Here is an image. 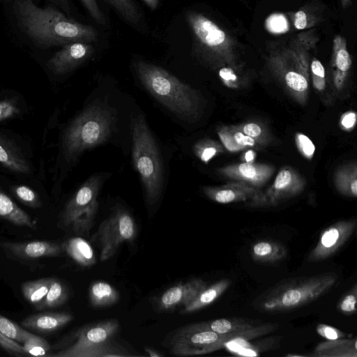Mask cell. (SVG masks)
I'll use <instances>...</instances> for the list:
<instances>
[{"instance_id": "d6a6232c", "label": "cell", "mask_w": 357, "mask_h": 357, "mask_svg": "<svg viewBox=\"0 0 357 357\" xmlns=\"http://www.w3.org/2000/svg\"><path fill=\"white\" fill-rule=\"evenodd\" d=\"M109 4L125 20L137 24L142 17L139 10L133 0H104Z\"/></svg>"}, {"instance_id": "5bb4252c", "label": "cell", "mask_w": 357, "mask_h": 357, "mask_svg": "<svg viewBox=\"0 0 357 357\" xmlns=\"http://www.w3.org/2000/svg\"><path fill=\"white\" fill-rule=\"evenodd\" d=\"M203 191L210 199L220 204L245 202L250 199L255 205L265 204L264 194L260 193L257 189L237 182H232L220 187L206 186L203 188Z\"/></svg>"}, {"instance_id": "7bdbcfd3", "label": "cell", "mask_w": 357, "mask_h": 357, "mask_svg": "<svg viewBox=\"0 0 357 357\" xmlns=\"http://www.w3.org/2000/svg\"><path fill=\"white\" fill-rule=\"evenodd\" d=\"M91 17L98 24H105V17L97 0H80Z\"/></svg>"}, {"instance_id": "d6986e66", "label": "cell", "mask_w": 357, "mask_h": 357, "mask_svg": "<svg viewBox=\"0 0 357 357\" xmlns=\"http://www.w3.org/2000/svg\"><path fill=\"white\" fill-rule=\"evenodd\" d=\"M352 60L347 48L346 39L337 35L333 40L332 66L333 79L337 88L342 87L351 68Z\"/></svg>"}, {"instance_id": "8fae6325", "label": "cell", "mask_w": 357, "mask_h": 357, "mask_svg": "<svg viewBox=\"0 0 357 357\" xmlns=\"http://www.w3.org/2000/svg\"><path fill=\"white\" fill-rule=\"evenodd\" d=\"M356 227V220H340L327 227L321 233L308 260L321 261L333 255L349 238Z\"/></svg>"}, {"instance_id": "74e56055", "label": "cell", "mask_w": 357, "mask_h": 357, "mask_svg": "<svg viewBox=\"0 0 357 357\" xmlns=\"http://www.w3.org/2000/svg\"><path fill=\"white\" fill-rule=\"evenodd\" d=\"M357 288L354 285L351 291L344 296L338 303L339 310L344 314H351L356 312Z\"/></svg>"}, {"instance_id": "44dd1931", "label": "cell", "mask_w": 357, "mask_h": 357, "mask_svg": "<svg viewBox=\"0 0 357 357\" xmlns=\"http://www.w3.org/2000/svg\"><path fill=\"white\" fill-rule=\"evenodd\" d=\"M312 356L315 357H356V339L328 340L317 344Z\"/></svg>"}, {"instance_id": "1f68e13d", "label": "cell", "mask_w": 357, "mask_h": 357, "mask_svg": "<svg viewBox=\"0 0 357 357\" xmlns=\"http://www.w3.org/2000/svg\"><path fill=\"white\" fill-rule=\"evenodd\" d=\"M336 186L338 190L347 196H357V179L356 165L341 169L336 175Z\"/></svg>"}, {"instance_id": "8d00e7d4", "label": "cell", "mask_w": 357, "mask_h": 357, "mask_svg": "<svg viewBox=\"0 0 357 357\" xmlns=\"http://www.w3.org/2000/svg\"><path fill=\"white\" fill-rule=\"evenodd\" d=\"M14 195L24 204L31 208H38L42 205V202L38 195L26 185H16L12 188Z\"/></svg>"}, {"instance_id": "d4e9b609", "label": "cell", "mask_w": 357, "mask_h": 357, "mask_svg": "<svg viewBox=\"0 0 357 357\" xmlns=\"http://www.w3.org/2000/svg\"><path fill=\"white\" fill-rule=\"evenodd\" d=\"M252 259L261 263H274L287 255L286 248L275 241L264 240L255 243L251 250Z\"/></svg>"}, {"instance_id": "4fadbf2b", "label": "cell", "mask_w": 357, "mask_h": 357, "mask_svg": "<svg viewBox=\"0 0 357 357\" xmlns=\"http://www.w3.org/2000/svg\"><path fill=\"white\" fill-rule=\"evenodd\" d=\"M218 172L234 182L257 189L269 180L274 173V167L267 164L245 162L223 167Z\"/></svg>"}, {"instance_id": "681fc988", "label": "cell", "mask_w": 357, "mask_h": 357, "mask_svg": "<svg viewBox=\"0 0 357 357\" xmlns=\"http://www.w3.org/2000/svg\"><path fill=\"white\" fill-rule=\"evenodd\" d=\"M54 4H56L61 6L64 10L69 13L70 11V5L68 0H50Z\"/></svg>"}, {"instance_id": "f6af8a7d", "label": "cell", "mask_w": 357, "mask_h": 357, "mask_svg": "<svg viewBox=\"0 0 357 357\" xmlns=\"http://www.w3.org/2000/svg\"><path fill=\"white\" fill-rule=\"evenodd\" d=\"M236 71L237 70L228 66L222 67L219 71V75L225 83L232 85L237 80Z\"/></svg>"}, {"instance_id": "484cf974", "label": "cell", "mask_w": 357, "mask_h": 357, "mask_svg": "<svg viewBox=\"0 0 357 357\" xmlns=\"http://www.w3.org/2000/svg\"><path fill=\"white\" fill-rule=\"evenodd\" d=\"M91 305L94 307H105L118 302L119 294L109 283L104 281L93 282L89 290Z\"/></svg>"}, {"instance_id": "30bf717a", "label": "cell", "mask_w": 357, "mask_h": 357, "mask_svg": "<svg viewBox=\"0 0 357 357\" xmlns=\"http://www.w3.org/2000/svg\"><path fill=\"white\" fill-rule=\"evenodd\" d=\"M136 234V224L130 213L121 206L116 207L98 228L101 261L112 257L123 242L133 241Z\"/></svg>"}, {"instance_id": "6da1fadb", "label": "cell", "mask_w": 357, "mask_h": 357, "mask_svg": "<svg viewBox=\"0 0 357 357\" xmlns=\"http://www.w3.org/2000/svg\"><path fill=\"white\" fill-rule=\"evenodd\" d=\"M14 13L24 33L41 47L98 40L93 26L70 19L54 7L40 8L33 0H15Z\"/></svg>"}, {"instance_id": "f1b7e54d", "label": "cell", "mask_w": 357, "mask_h": 357, "mask_svg": "<svg viewBox=\"0 0 357 357\" xmlns=\"http://www.w3.org/2000/svg\"><path fill=\"white\" fill-rule=\"evenodd\" d=\"M52 278H42L22 284V293L24 298L34 306L39 305L45 298Z\"/></svg>"}, {"instance_id": "ee69618b", "label": "cell", "mask_w": 357, "mask_h": 357, "mask_svg": "<svg viewBox=\"0 0 357 357\" xmlns=\"http://www.w3.org/2000/svg\"><path fill=\"white\" fill-rule=\"evenodd\" d=\"M317 332L326 340H337L346 337V334L333 326L319 324L317 326Z\"/></svg>"}, {"instance_id": "5b68a950", "label": "cell", "mask_w": 357, "mask_h": 357, "mask_svg": "<svg viewBox=\"0 0 357 357\" xmlns=\"http://www.w3.org/2000/svg\"><path fill=\"white\" fill-rule=\"evenodd\" d=\"M114 116L101 105H92L70 123L63 136L64 153L73 160L84 151L105 142L111 135Z\"/></svg>"}, {"instance_id": "cb8c5ba5", "label": "cell", "mask_w": 357, "mask_h": 357, "mask_svg": "<svg viewBox=\"0 0 357 357\" xmlns=\"http://www.w3.org/2000/svg\"><path fill=\"white\" fill-rule=\"evenodd\" d=\"M0 218L14 225L36 229V223L9 197L0 190Z\"/></svg>"}, {"instance_id": "4dcf8cb0", "label": "cell", "mask_w": 357, "mask_h": 357, "mask_svg": "<svg viewBox=\"0 0 357 357\" xmlns=\"http://www.w3.org/2000/svg\"><path fill=\"white\" fill-rule=\"evenodd\" d=\"M312 6H306L291 15L292 23L295 29L303 30L310 29L319 23L322 15Z\"/></svg>"}, {"instance_id": "9c48e42d", "label": "cell", "mask_w": 357, "mask_h": 357, "mask_svg": "<svg viewBox=\"0 0 357 357\" xmlns=\"http://www.w3.org/2000/svg\"><path fill=\"white\" fill-rule=\"evenodd\" d=\"M101 185L99 176L90 177L67 203L61 216L65 226L78 234H87L98 209L96 199Z\"/></svg>"}, {"instance_id": "ffe728a7", "label": "cell", "mask_w": 357, "mask_h": 357, "mask_svg": "<svg viewBox=\"0 0 357 357\" xmlns=\"http://www.w3.org/2000/svg\"><path fill=\"white\" fill-rule=\"evenodd\" d=\"M0 163L17 173L27 174L31 172L29 163L21 151L9 139L1 134Z\"/></svg>"}, {"instance_id": "816d5d0a", "label": "cell", "mask_w": 357, "mask_h": 357, "mask_svg": "<svg viewBox=\"0 0 357 357\" xmlns=\"http://www.w3.org/2000/svg\"><path fill=\"white\" fill-rule=\"evenodd\" d=\"M255 153L254 151L250 150L245 155V162H252Z\"/></svg>"}, {"instance_id": "836d02e7", "label": "cell", "mask_w": 357, "mask_h": 357, "mask_svg": "<svg viewBox=\"0 0 357 357\" xmlns=\"http://www.w3.org/2000/svg\"><path fill=\"white\" fill-rule=\"evenodd\" d=\"M193 151L200 160L208 163L213 157L222 151V147L214 140L203 139L194 145Z\"/></svg>"}, {"instance_id": "f35d334b", "label": "cell", "mask_w": 357, "mask_h": 357, "mask_svg": "<svg viewBox=\"0 0 357 357\" xmlns=\"http://www.w3.org/2000/svg\"><path fill=\"white\" fill-rule=\"evenodd\" d=\"M20 114V108L15 99L0 100V121L12 118Z\"/></svg>"}, {"instance_id": "7c38bea8", "label": "cell", "mask_w": 357, "mask_h": 357, "mask_svg": "<svg viewBox=\"0 0 357 357\" xmlns=\"http://www.w3.org/2000/svg\"><path fill=\"white\" fill-rule=\"evenodd\" d=\"M95 52L93 45L86 43H72L62 46L47 62L55 75L66 74L82 64Z\"/></svg>"}, {"instance_id": "ab89813d", "label": "cell", "mask_w": 357, "mask_h": 357, "mask_svg": "<svg viewBox=\"0 0 357 357\" xmlns=\"http://www.w3.org/2000/svg\"><path fill=\"white\" fill-rule=\"evenodd\" d=\"M0 347L6 351L10 355L15 356H26L23 347L17 342L11 340L0 332Z\"/></svg>"}, {"instance_id": "b9f144b4", "label": "cell", "mask_w": 357, "mask_h": 357, "mask_svg": "<svg viewBox=\"0 0 357 357\" xmlns=\"http://www.w3.org/2000/svg\"><path fill=\"white\" fill-rule=\"evenodd\" d=\"M245 135L253 138L257 142H264L265 135L264 130L258 123L250 122L236 126Z\"/></svg>"}, {"instance_id": "7a4b0ae2", "label": "cell", "mask_w": 357, "mask_h": 357, "mask_svg": "<svg viewBox=\"0 0 357 357\" xmlns=\"http://www.w3.org/2000/svg\"><path fill=\"white\" fill-rule=\"evenodd\" d=\"M134 68L144 86L169 111L186 120L198 117L201 98L197 91L165 69L146 61H135Z\"/></svg>"}, {"instance_id": "ba28073f", "label": "cell", "mask_w": 357, "mask_h": 357, "mask_svg": "<svg viewBox=\"0 0 357 357\" xmlns=\"http://www.w3.org/2000/svg\"><path fill=\"white\" fill-rule=\"evenodd\" d=\"M240 331L218 334L199 323L178 329L170 343V352L176 356H189L206 354L220 349L231 341L239 339Z\"/></svg>"}, {"instance_id": "bcb514c9", "label": "cell", "mask_w": 357, "mask_h": 357, "mask_svg": "<svg viewBox=\"0 0 357 357\" xmlns=\"http://www.w3.org/2000/svg\"><path fill=\"white\" fill-rule=\"evenodd\" d=\"M356 122V114L354 112H348L344 114L341 118V126L345 130L353 128Z\"/></svg>"}, {"instance_id": "ac0fdd59", "label": "cell", "mask_w": 357, "mask_h": 357, "mask_svg": "<svg viewBox=\"0 0 357 357\" xmlns=\"http://www.w3.org/2000/svg\"><path fill=\"white\" fill-rule=\"evenodd\" d=\"M73 319L66 312H45L26 317L22 325L24 328L40 333H52L59 330Z\"/></svg>"}, {"instance_id": "60d3db41", "label": "cell", "mask_w": 357, "mask_h": 357, "mask_svg": "<svg viewBox=\"0 0 357 357\" xmlns=\"http://www.w3.org/2000/svg\"><path fill=\"white\" fill-rule=\"evenodd\" d=\"M295 140L301 153L306 158L311 159L314 155L315 146L310 139L304 134L297 133Z\"/></svg>"}, {"instance_id": "3957f363", "label": "cell", "mask_w": 357, "mask_h": 357, "mask_svg": "<svg viewBox=\"0 0 357 357\" xmlns=\"http://www.w3.org/2000/svg\"><path fill=\"white\" fill-rule=\"evenodd\" d=\"M185 19L192 34L193 52L199 60L213 68L228 66L240 70L239 46L230 33L195 10H188Z\"/></svg>"}, {"instance_id": "f5cc1de1", "label": "cell", "mask_w": 357, "mask_h": 357, "mask_svg": "<svg viewBox=\"0 0 357 357\" xmlns=\"http://www.w3.org/2000/svg\"><path fill=\"white\" fill-rule=\"evenodd\" d=\"M145 351L148 354V355L149 356H151V357L162 356V354H160L159 352H158L157 351H155L153 349L145 348Z\"/></svg>"}, {"instance_id": "603a6c76", "label": "cell", "mask_w": 357, "mask_h": 357, "mask_svg": "<svg viewBox=\"0 0 357 357\" xmlns=\"http://www.w3.org/2000/svg\"><path fill=\"white\" fill-rule=\"evenodd\" d=\"M63 251L77 264L88 267L96 262V256L91 245L81 237H73L62 244Z\"/></svg>"}, {"instance_id": "e0dca14e", "label": "cell", "mask_w": 357, "mask_h": 357, "mask_svg": "<svg viewBox=\"0 0 357 357\" xmlns=\"http://www.w3.org/2000/svg\"><path fill=\"white\" fill-rule=\"evenodd\" d=\"M1 246L22 259H38L59 256L63 251L62 244L46 241L24 243L5 242Z\"/></svg>"}, {"instance_id": "4316f807", "label": "cell", "mask_w": 357, "mask_h": 357, "mask_svg": "<svg viewBox=\"0 0 357 357\" xmlns=\"http://www.w3.org/2000/svg\"><path fill=\"white\" fill-rule=\"evenodd\" d=\"M218 134L224 146L230 151H238L248 146L254 147L257 143L236 126L221 127L218 129Z\"/></svg>"}, {"instance_id": "9a60e30c", "label": "cell", "mask_w": 357, "mask_h": 357, "mask_svg": "<svg viewBox=\"0 0 357 357\" xmlns=\"http://www.w3.org/2000/svg\"><path fill=\"white\" fill-rule=\"evenodd\" d=\"M206 287V282L200 278L176 284L161 294L157 302L158 307L160 310H171L180 305L185 306Z\"/></svg>"}, {"instance_id": "7dc6e473", "label": "cell", "mask_w": 357, "mask_h": 357, "mask_svg": "<svg viewBox=\"0 0 357 357\" xmlns=\"http://www.w3.org/2000/svg\"><path fill=\"white\" fill-rule=\"evenodd\" d=\"M312 76L325 78V69L321 63L317 59H313L310 64Z\"/></svg>"}, {"instance_id": "f546056e", "label": "cell", "mask_w": 357, "mask_h": 357, "mask_svg": "<svg viewBox=\"0 0 357 357\" xmlns=\"http://www.w3.org/2000/svg\"><path fill=\"white\" fill-rule=\"evenodd\" d=\"M68 291L59 280L52 278L48 292L44 300L35 308L38 310L59 307L66 302Z\"/></svg>"}, {"instance_id": "11a10c76", "label": "cell", "mask_w": 357, "mask_h": 357, "mask_svg": "<svg viewBox=\"0 0 357 357\" xmlns=\"http://www.w3.org/2000/svg\"><path fill=\"white\" fill-rule=\"evenodd\" d=\"M6 1H11V0H6Z\"/></svg>"}, {"instance_id": "db71d44e", "label": "cell", "mask_w": 357, "mask_h": 357, "mask_svg": "<svg viewBox=\"0 0 357 357\" xmlns=\"http://www.w3.org/2000/svg\"><path fill=\"white\" fill-rule=\"evenodd\" d=\"M353 0H340L342 6L344 8H347L351 3Z\"/></svg>"}, {"instance_id": "c3c4849f", "label": "cell", "mask_w": 357, "mask_h": 357, "mask_svg": "<svg viewBox=\"0 0 357 357\" xmlns=\"http://www.w3.org/2000/svg\"><path fill=\"white\" fill-rule=\"evenodd\" d=\"M312 82L314 86L318 90H323L326 86L325 78L312 76Z\"/></svg>"}, {"instance_id": "52a82bcc", "label": "cell", "mask_w": 357, "mask_h": 357, "mask_svg": "<svg viewBox=\"0 0 357 357\" xmlns=\"http://www.w3.org/2000/svg\"><path fill=\"white\" fill-rule=\"evenodd\" d=\"M120 328L116 319H107L85 325L73 335L71 344L54 357H122L129 356L128 351L117 344L114 339Z\"/></svg>"}, {"instance_id": "d590c367", "label": "cell", "mask_w": 357, "mask_h": 357, "mask_svg": "<svg viewBox=\"0 0 357 357\" xmlns=\"http://www.w3.org/2000/svg\"><path fill=\"white\" fill-rule=\"evenodd\" d=\"M22 347L28 356H46L51 348L45 339L32 333L24 341Z\"/></svg>"}, {"instance_id": "83f0119b", "label": "cell", "mask_w": 357, "mask_h": 357, "mask_svg": "<svg viewBox=\"0 0 357 357\" xmlns=\"http://www.w3.org/2000/svg\"><path fill=\"white\" fill-rule=\"evenodd\" d=\"M200 324L204 328L218 334H229L254 327L252 321L238 318H221Z\"/></svg>"}, {"instance_id": "2e32d148", "label": "cell", "mask_w": 357, "mask_h": 357, "mask_svg": "<svg viewBox=\"0 0 357 357\" xmlns=\"http://www.w3.org/2000/svg\"><path fill=\"white\" fill-rule=\"evenodd\" d=\"M305 182L297 172L289 167L282 169L272 185L264 194L265 204H276L280 201L300 193Z\"/></svg>"}, {"instance_id": "8992f818", "label": "cell", "mask_w": 357, "mask_h": 357, "mask_svg": "<svg viewBox=\"0 0 357 357\" xmlns=\"http://www.w3.org/2000/svg\"><path fill=\"white\" fill-rule=\"evenodd\" d=\"M132 155L146 202L155 204L162 190V166L157 144L142 115L136 117L132 124Z\"/></svg>"}, {"instance_id": "f907efd6", "label": "cell", "mask_w": 357, "mask_h": 357, "mask_svg": "<svg viewBox=\"0 0 357 357\" xmlns=\"http://www.w3.org/2000/svg\"><path fill=\"white\" fill-rule=\"evenodd\" d=\"M142 1L151 10H155L159 4V0H142Z\"/></svg>"}, {"instance_id": "277c9868", "label": "cell", "mask_w": 357, "mask_h": 357, "mask_svg": "<svg viewBox=\"0 0 357 357\" xmlns=\"http://www.w3.org/2000/svg\"><path fill=\"white\" fill-rule=\"evenodd\" d=\"M337 278L335 273H326L287 280L264 295L258 307L268 313L300 307L328 292Z\"/></svg>"}, {"instance_id": "e575fe53", "label": "cell", "mask_w": 357, "mask_h": 357, "mask_svg": "<svg viewBox=\"0 0 357 357\" xmlns=\"http://www.w3.org/2000/svg\"><path fill=\"white\" fill-rule=\"evenodd\" d=\"M0 332L8 338L22 343H24L31 334V333L23 329L18 324L1 314Z\"/></svg>"}, {"instance_id": "7402d4cb", "label": "cell", "mask_w": 357, "mask_h": 357, "mask_svg": "<svg viewBox=\"0 0 357 357\" xmlns=\"http://www.w3.org/2000/svg\"><path fill=\"white\" fill-rule=\"evenodd\" d=\"M229 279H222L202 290L190 303L181 311L182 314H189L199 310L217 300L230 286Z\"/></svg>"}]
</instances>
